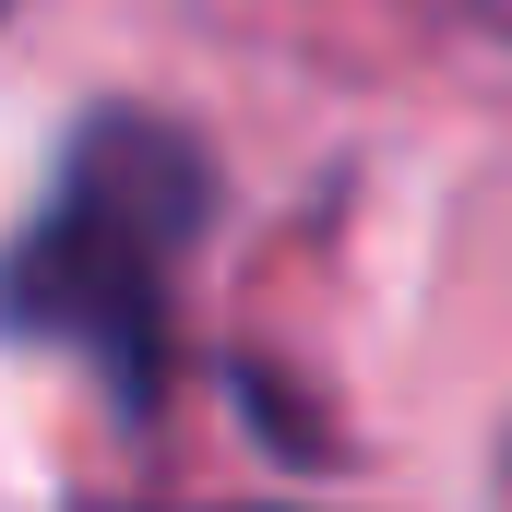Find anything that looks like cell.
Wrapping results in <instances>:
<instances>
[{"instance_id": "cell-1", "label": "cell", "mask_w": 512, "mask_h": 512, "mask_svg": "<svg viewBox=\"0 0 512 512\" xmlns=\"http://www.w3.org/2000/svg\"><path fill=\"white\" fill-rule=\"evenodd\" d=\"M203 215H215L203 143L155 108H96L72 131L48 203L24 215V239L0 251V334L84 358L120 405H155L179 262L203 239Z\"/></svg>"}]
</instances>
